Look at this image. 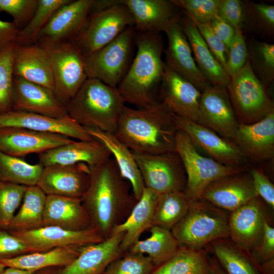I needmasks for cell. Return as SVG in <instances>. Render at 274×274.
Wrapping results in <instances>:
<instances>
[{
	"label": "cell",
	"mask_w": 274,
	"mask_h": 274,
	"mask_svg": "<svg viewBox=\"0 0 274 274\" xmlns=\"http://www.w3.org/2000/svg\"><path fill=\"white\" fill-rule=\"evenodd\" d=\"M90 169L89 186L81 199L92 228L106 239L126 219L137 200L113 158Z\"/></svg>",
	"instance_id": "obj_1"
},
{
	"label": "cell",
	"mask_w": 274,
	"mask_h": 274,
	"mask_svg": "<svg viewBox=\"0 0 274 274\" xmlns=\"http://www.w3.org/2000/svg\"><path fill=\"white\" fill-rule=\"evenodd\" d=\"M178 130L173 113L158 102L137 109L125 106L114 133L133 153L159 154L176 152Z\"/></svg>",
	"instance_id": "obj_2"
},
{
	"label": "cell",
	"mask_w": 274,
	"mask_h": 274,
	"mask_svg": "<svg viewBox=\"0 0 274 274\" xmlns=\"http://www.w3.org/2000/svg\"><path fill=\"white\" fill-rule=\"evenodd\" d=\"M135 44L136 55L117 89L125 102L145 108L158 102L157 93L165 66L163 42L160 33L136 32Z\"/></svg>",
	"instance_id": "obj_3"
},
{
	"label": "cell",
	"mask_w": 274,
	"mask_h": 274,
	"mask_svg": "<svg viewBox=\"0 0 274 274\" xmlns=\"http://www.w3.org/2000/svg\"><path fill=\"white\" fill-rule=\"evenodd\" d=\"M125 103L117 88L87 78L65 107L68 116L83 127L114 133Z\"/></svg>",
	"instance_id": "obj_4"
},
{
	"label": "cell",
	"mask_w": 274,
	"mask_h": 274,
	"mask_svg": "<svg viewBox=\"0 0 274 274\" xmlns=\"http://www.w3.org/2000/svg\"><path fill=\"white\" fill-rule=\"evenodd\" d=\"M229 215L200 198L190 200L188 210L171 230L182 246L202 249L218 239L229 238Z\"/></svg>",
	"instance_id": "obj_5"
},
{
	"label": "cell",
	"mask_w": 274,
	"mask_h": 274,
	"mask_svg": "<svg viewBox=\"0 0 274 274\" xmlns=\"http://www.w3.org/2000/svg\"><path fill=\"white\" fill-rule=\"evenodd\" d=\"M176 152L187 175L184 191L190 200L200 199L204 190L213 182L244 170L241 166L225 165L201 155L189 136L180 130L176 136Z\"/></svg>",
	"instance_id": "obj_6"
},
{
	"label": "cell",
	"mask_w": 274,
	"mask_h": 274,
	"mask_svg": "<svg viewBox=\"0 0 274 274\" xmlns=\"http://www.w3.org/2000/svg\"><path fill=\"white\" fill-rule=\"evenodd\" d=\"M226 89L239 124L256 122L274 112L273 102L266 87L253 73L248 59L241 69L230 76Z\"/></svg>",
	"instance_id": "obj_7"
},
{
	"label": "cell",
	"mask_w": 274,
	"mask_h": 274,
	"mask_svg": "<svg viewBox=\"0 0 274 274\" xmlns=\"http://www.w3.org/2000/svg\"><path fill=\"white\" fill-rule=\"evenodd\" d=\"M41 46L52 71L54 95L65 107L87 79L84 57L72 41Z\"/></svg>",
	"instance_id": "obj_8"
},
{
	"label": "cell",
	"mask_w": 274,
	"mask_h": 274,
	"mask_svg": "<svg viewBox=\"0 0 274 274\" xmlns=\"http://www.w3.org/2000/svg\"><path fill=\"white\" fill-rule=\"evenodd\" d=\"M136 31L128 27L110 43L84 57L87 78L117 88L132 62Z\"/></svg>",
	"instance_id": "obj_9"
},
{
	"label": "cell",
	"mask_w": 274,
	"mask_h": 274,
	"mask_svg": "<svg viewBox=\"0 0 274 274\" xmlns=\"http://www.w3.org/2000/svg\"><path fill=\"white\" fill-rule=\"evenodd\" d=\"M81 30L71 41L86 57L107 45L124 30L133 27L132 17L120 0L107 8L90 12Z\"/></svg>",
	"instance_id": "obj_10"
},
{
	"label": "cell",
	"mask_w": 274,
	"mask_h": 274,
	"mask_svg": "<svg viewBox=\"0 0 274 274\" xmlns=\"http://www.w3.org/2000/svg\"><path fill=\"white\" fill-rule=\"evenodd\" d=\"M133 154L145 188L158 195L184 191L186 185L185 170L176 152Z\"/></svg>",
	"instance_id": "obj_11"
},
{
	"label": "cell",
	"mask_w": 274,
	"mask_h": 274,
	"mask_svg": "<svg viewBox=\"0 0 274 274\" xmlns=\"http://www.w3.org/2000/svg\"><path fill=\"white\" fill-rule=\"evenodd\" d=\"M196 123L232 140L239 123L226 88L211 85L201 92Z\"/></svg>",
	"instance_id": "obj_12"
},
{
	"label": "cell",
	"mask_w": 274,
	"mask_h": 274,
	"mask_svg": "<svg viewBox=\"0 0 274 274\" xmlns=\"http://www.w3.org/2000/svg\"><path fill=\"white\" fill-rule=\"evenodd\" d=\"M9 231L22 241L31 253L60 247L82 246L104 239L93 228L71 230L56 226H43L27 231Z\"/></svg>",
	"instance_id": "obj_13"
},
{
	"label": "cell",
	"mask_w": 274,
	"mask_h": 274,
	"mask_svg": "<svg viewBox=\"0 0 274 274\" xmlns=\"http://www.w3.org/2000/svg\"><path fill=\"white\" fill-rule=\"evenodd\" d=\"M93 0H72L52 15L41 31L37 44L43 46L72 40L84 27Z\"/></svg>",
	"instance_id": "obj_14"
},
{
	"label": "cell",
	"mask_w": 274,
	"mask_h": 274,
	"mask_svg": "<svg viewBox=\"0 0 274 274\" xmlns=\"http://www.w3.org/2000/svg\"><path fill=\"white\" fill-rule=\"evenodd\" d=\"M181 14L169 23L164 31L167 38L165 63L202 92L211 84L195 62L191 47L180 23Z\"/></svg>",
	"instance_id": "obj_15"
},
{
	"label": "cell",
	"mask_w": 274,
	"mask_h": 274,
	"mask_svg": "<svg viewBox=\"0 0 274 274\" xmlns=\"http://www.w3.org/2000/svg\"><path fill=\"white\" fill-rule=\"evenodd\" d=\"M90 167L84 163L44 167L37 186L47 195L81 198L90 181Z\"/></svg>",
	"instance_id": "obj_16"
},
{
	"label": "cell",
	"mask_w": 274,
	"mask_h": 274,
	"mask_svg": "<svg viewBox=\"0 0 274 274\" xmlns=\"http://www.w3.org/2000/svg\"><path fill=\"white\" fill-rule=\"evenodd\" d=\"M173 113V112H172ZM179 130L185 133L193 142L203 149L222 164L239 166L245 156L231 140L223 138L212 130L173 113Z\"/></svg>",
	"instance_id": "obj_17"
},
{
	"label": "cell",
	"mask_w": 274,
	"mask_h": 274,
	"mask_svg": "<svg viewBox=\"0 0 274 274\" xmlns=\"http://www.w3.org/2000/svg\"><path fill=\"white\" fill-rule=\"evenodd\" d=\"M266 219L259 197L251 200L229 215V238L250 255L262 235Z\"/></svg>",
	"instance_id": "obj_18"
},
{
	"label": "cell",
	"mask_w": 274,
	"mask_h": 274,
	"mask_svg": "<svg viewBox=\"0 0 274 274\" xmlns=\"http://www.w3.org/2000/svg\"><path fill=\"white\" fill-rule=\"evenodd\" d=\"M73 141L59 133L17 127L0 129V152L18 157L32 153L39 154Z\"/></svg>",
	"instance_id": "obj_19"
},
{
	"label": "cell",
	"mask_w": 274,
	"mask_h": 274,
	"mask_svg": "<svg viewBox=\"0 0 274 274\" xmlns=\"http://www.w3.org/2000/svg\"><path fill=\"white\" fill-rule=\"evenodd\" d=\"M8 127L59 133L78 141L94 140L83 126L70 116L54 118L30 112L11 110L0 114V129Z\"/></svg>",
	"instance_id": "obj_20"
},
{
	"label": "cell",
	"mask_w": 274,
	"mask_h": 274,
	"mask_svg": "<svg viewBox=\"0 0 274 274\" xmlns=\"http://www.w3.org/2000/svg\"><path fill=\"white\" fill-rule=\"evenodd\" d=\"M160 93L162 102L172 112L197 122L201 92L166 64Z\"/></svg>",
	"instance_id": "obj_21"
},
{
	"label": "cell",
	"mask_w": 274,
	"mask_h": 274,
	"mask_svg": "<svg viewBox=\"0 0 274 274\" xmlns=\"http://www.w3.org/2000/svg\"><path fill=\"white\" fill-rule=\"evenodd\" d=\"M12 110L54 118L68 116L65 106L57 99L51 90L15 76Z\"/></svg>",
	"instance_id": "obj_22"
},
{
	"label": "cell",
	"mask_w": 274,
	"mask_h": 274,
	"mask_svg": "<svg viewBox=\"0 0 274 274\" xmlns=\"http://www.w3.org/2000/svg\"><path fill=\"white\" fill-rule=\"evenodd\" d=\"M124 233L112 234L101 242L80 247L79 255L61 274H103L108 266L124 253L120 248Z\"/></svg>",
	"instance_id": "obj_23"
},
{
	"label": "cell",
	"mask_w": 274,
	"mask_h": 274,
	"mask_svg": "<svg viewBox=\"0 0 274 274\" xmlns=\"http://www.w3.org/2000/svg\"><path fill=\"white\" fill-rule=\"evenodd\" d=\"M245 157L260 161L274 155V112L256 122L239 124L231 140Z\"/></svg>",
	"instance_id": "obj_24"
},
{
	"label": "cell",
	"mask_w": 274,
	"mask_h": 274,
	"mask_svg": "<svg viewBox=\"0 0 274 274\" xmlns=\"http://www.w3.org/2000/svg\"><path fill=\"white\" fill-rule=\"evenodd\" d=\"M112 156L109 150L100 142L73 141L39 154L44 167L53 165H70L84 163L90 167L100 165Z\"/></svg>",
	"instance_id": "obj_25"
},
{
	"label": "cell",
	"mask_w": 274,
	"mask_h": 274,
	"mask_svg": "<svg viewBox=\"0 0 274 274\" xmlns=\"http://www.w3.org/2000/svg\"><path fill=\"white\" fill-rule=\"evenodd\" d=\"M130 13L136 32L160 33L180 15L171 1L120 0Z\"/></svg>",
	"instance_id": "obj_26"
},
{
	"label": "cell",
	"mask_w": 274,
	"mask_h": 274,
	"mask_svg": "<svg viewBox=\"0 0 274 274\" xmlns=\"http://www.w3.org/2000/svg\"><path fill=\"white\" fill-rule=\"evenodd\" d=\"M257 197L252 179L237 174L213 182L204 190L201 198L231 212Z\"/></svg>",
	"instance_id": "obj_27"
},
{
	"label": "cell",
	"mask_w": 274,
	"mask_h": 274,
	"mask_svg": "<svg viewBox=\"0 0 274 274\" xmlns=\"http://www.w3.org/2000/svg\"><path fill=\"white\" fill-rule=\"evenodd\" d=\"M179 21L201 74L211 85L226 88L230 77L215 58L195 24L183 12Z\"/></svg>",
	"instance_id": "obj_28"
},
{
	"label": "cell",
	"mask_w": 274,
	"mask_h": 274,
	"mask_svg": "<svg viewBox=\"0 0 274 274\" xmlns=\"http://www.w3.org/2000/svg\"><path fill=\"white\" fill-rule=\"evenodd\" d=\"M43 226H56L71 230L92 228L81 198L53 195L46 196Z\"/></svg>",
	"instance_id": "obj_29"
},
{
	"label": "cell",
	"mask_w": 274,
	"mask_h": 274,
	"mask_svg": "<svg viewBox=\"0 0 274 274\" xmlns=\"http://www.w3.org/2000/svg\"><path fill=\"white\" fill-rule=\"evenodd\" d=\"M13 75L51 90L54 82L52 71L43 48L38 44H15L13 58Z\"/></svg>",
	"instance_id": "obj_30"
},
{
	"label": "cell",
	"mask_w": 274,
	"mask_h": 274,
	"mask_svg": "<svg viewBox=\"0 0 274 274\" xmlns=\"http://www.w3.org/2000/svg\"><path fill=\"white\" fill-rule=\"evenodd\" d=\"M84 128L92 138L101 143L109 150L122 176L129 182L134 198L139 200L145 187L132 152L113 132Z\"/></svg>",
	"instance_id": "obj_31"
},
{
	"label": "cell",
	"mask_w": 274,
	"mask_h": 274,
	"mask_svg": "<svg viewBox=\"0 0 274 274\" xmlns=\"http://www.w3.org/2000/svg\"><path fill=\"white\" fill-rule=\"evenodd\" d=\"M158 196L156 193L145 188L141 197L136 201L126 219L114 228L112 234L124 233L120 244L123 253L140 239L145 231L153 226Z\"/></svg>",
	"instance_id": "obj_32"
},
{
	"label": "cell",
	"mask_w": 274,
	"mask_h": 274,
	"mask_svg": "<svg viewBox=\"0 0 274 274\" xmlns=\"http://www.w3.org/2000/svg\"><path fill=\"white\" fill-rule=\"evenodd\" d=\"M81 247H64L32 252L12 258L0 260V262L6 267H14L32 272L49 267H63L76 258Z\"/></svg>",
	"instance_id": "obj_33"
},
{
	"label": "cell",
	"mask_w": 274,
	"mask_h": 274,
	"mask_svg": "<svg viewBox=\"0 0 274 274\" xmlns=\"http://www.w3.org/2000/svg\"><path fill=\"white\" fill-rule=\"evenodd\" d=\"M204 249L214 255L226 274H262L251 256L229 238L214 241Z\"/></svg>",
	"instance_id": "obj_34"
},
{
	"label": "cell",
	"mask_w": 274,
	"mask_h": 274,
	"mask_svg": "<svg viewBox=\"0 0 274 274\" xmlns=\"http://www.w3.org/2000/svg\"><path fill=\"white\" fill-rule=\"evenodd\" d=\"M150 235L136 241L127 251L148 256L155 267L171 258L181 245L170 230L153 225L149 229Z\"/></svg>",
	"instance_id": "obj_35"
},
{
	"label": "cell",
	"mask_w": 274,
	"mask_h": 274,
	"mask_svg": "<svg viewBox=\"0 0 274 274\" xmlns=\"http://www.w3.org/2000/svg\"><path fill=\"white\" fill-rule=\"evenodd\" d=\"M208 253L204 248L181 245L171 258L155 267L151 274H211Z\"/></svg>",
	"instance_id": "obj_36"
},
{
	"label": "cell",
	"mask_w": 274,
	"mask_h": 274,
	"mask_svg": "<svg viewBox=\"0 0 274 274\" xmlns=\"http://www.w3.org/2000/svg\"><path fill=\"white\" fill-rule=\"evenodd\" d=\"M46 196L37 185L27 187L20 207L7 230L23 231L42 226Z\"/></svg>",
	"instance_id": "obj_37"
},
{
	"label": "cell",
	"mask_w": 274,
	"mask_h": 274,
	"mask_svg": "<svg viewBox=\"0 0 274 274\" xmlns=\"http://www.w3.org/2000/svg\"><path fill=\"white\" fill-rule=\"evenodd\" d=\"M190 199L184 191H176L158 195L153 225L171 230L186 215Z\"/></svg>",
	"instance_id": "obj_38"
},
{
	"label": "cell",
	"mask_w": 274,
	"mask_h": 274,
	"mask_svg": "<svg viewBox=\"0 0 274 274\" xmlns=\"http://www.w3.org/2000/svg\"><path fill=\"white\" fill-rule=\"evenodd\" d=\"M44 166L31 164L18 157L0 152V179L1 181L26 187L36 186Z\"/></svg>",
	"instance_id": "obj_39"
},
{
	"label": "cell",
	"mask_w": 274,
	"mask_h": 274,
	"mask_svg": "<svg viewBox=\"0 0 274 274\" xmlns=\"http://www.w3.org/2000/svg\"><path fill=\"white\" fill-rule=\"evenodd\" d=\"M259 36L274 34V6L263 3L243 1L242 29Z\"/></svg>",
	"instance_id": "obj_40"
},
{
	"label": "cell",
	"mask_w": 274,
	"mask_h": 274,
	"mask_svg": "<svg viewBox=\"0 0 274 274\" xmlns=\"http://www.w3.org/2000/svg\"><path fill=\"white\" fill-rule=\"evenodd\" d=\"M72 0H38L37 8L28 23L19 30L15 43L37 44L39 34L55 12Z\"/></svg>",
	"instance_id": "obj_41"
},
{
	"label": "cell",
	"mask_w": 274,
	"mask_h": 274,
	"mask_svg": "<svg viewBox=\"0 0 274 274\" xmlns=\"http://www.w3.org/2000/svg\"><path fill=\"white\" fill-rule=\"evenodd\" d=\"M246 43L248 59L253 72L267 87L274 80V45L255 39Z\"/></svg>",
	"instance_id": "obj_42"
},
{
	"label": "cell",
	"mask_w": 274,
	"mask_h": 274,
	"mask_svg": "<svg viewBox=\"0 0 274 274\" xmlns=\"http://www.w3.org/2000/svg\"><path fill=\"white\" fill-rule=\"evenodd\" d=\"M26 188L25 186L0 181V229H8Z\"/></svg>",
	"instance_id": "obj_43"
},
{
	"label": "cell",
	"mask_w": 274,
	"mask_h": 274,
	"mask_svg": "<svg viewBox=\"0 0 274 274\" xmlns=\"http://www.w3.org/2000/svg\"><path fill=\"white\" fill-rule=\"evenodd\" d=\"M15 43L0 53V114L12 110L13 58Z\"/></svg>",
	"instance_id": "obj_44"
},
{
	"label": "cell",
	"mask_w": 274,
	"mask_h": 274,
	"mask_svg": "<svg viewBox=\"0 0 274 274\" xmlns=\"http://www.w3.org/2000/svg\"><path fill=\"white\" fill-rule=\"evenodd\" d=\"M155 268L148 256L126 251L113 261L103 274H151Z\"/></svg>",
	"instance_id": "obj_45"
},
{
	"label": "cell",
	"mask_w": 274,
	"mask_h": 274,
	"mask_svg": "<svg viewBox=\"0 0 274 274\" xmlns=\"http://www.w3.org/2000/svg\"><path fill=\"white\" fill-rule=\"evenodd\" d=\"M192 20L210 23L218 16L220 0H170Z\"/></svg>",
	"instance_id": "obj_46"
},
{
	"label": "cell",
	"mask_w": 274,
	"mask_h": 274,
	"mask_svg": "<svg viewBox=\"0 0 274 274\" xmlns=\"http://www.w3.org/2000/svg\"><path fill=\"white\" fill-rule=\"evenodd\" d=\"M38 0H0V12L10 15L19 30L29 21L38 6Z\"/></svg>",
	"instance_id": "obj_47"
},
{
	"label": "cell",
	"mask_w": 274,
	"mask_h": 274,
	"mask_svg": "<svg viewBox=\"0 0 274 274\" xmlns=\"http://www.w3.org/2000/svg\"><path fill=\"white\" fill-rule=\"evenodd\" d=\"M246 42L242 28L235 29V33L228 48L226 70L230 77L241 69L247 60Z\"/></svg>",
	"instance_id": "obj_48"
},
{
	"label": "cell",
	"mask_w": 274,
	"mask_h": 274,
	"mask_svg": "<svg viewBox=\"0 0 274 274\" xmlns=\"http://www.w3.org/2000/svg\"><path fill=\"white\" fill-rule=\"evenodd\" d=\"M250 256L259 266L274 259V228L266 219L264 223L262 235Z\"/></svg>",
	"instance_id": "obj_49"
},
{
	"label": "cell",
	"mask_w": 274,
	"mask_h": 274,
	"mask_svg": "<svg viewBox=\"0 0 274 274\" xmlns=\"http://www.w3.org/2000/svg\"><path fill=\"white\" fill-rule=\"evenodd\" d=\"M192 20L215 58L227 72L228 51L225 45L215 35L210 23H201Z\"/></svg>",
	"instance_id": "obj_50"
},
{
	"label": "cell",
	"mask_w": 274,
	"mask_h": 274,
	"mask_svg": "<svg viewBox=\"0 0 274 274\" xmlns=\"http://www.w3.org/2000/svg\"><path fill=\"white\" fill-rule=\"evenodd\" d=\"M31 253L20 238L7 230L0 229V260Z\"/></svg>",
	"instance_id": "obj_51"
},
{
	"label": "cell",
	"mask_w": 274,
	"mask_h": 274,
	"mask_svg": "<svg viewBox=\"0 0 274 274\" xmlns=\"http://www.w3.org/2000/svg\"><path fill=\"white\" fill-rule=\"evenodd\" d=\"M218 16L235 29L242 28L243 1L220 0Z\"/></svg>",
	"instance_id": "obj_52"
},
{
	"label": "cell",
	"mask_w": 274,
	"mask_h": 274,
	"mask_svg": "<svg viewBox=\"0 0 274 274\" xmlns=\"http://www.w3.org/2000/svg\"><path fill=\"white\" fill-rule=\"evenodd\" d=\"M255 191L271 208H274V186L261 171L253 169L251 172Z\"/></svg>",
	"instance_id": "obj_53"
},
{
	"label": "cell",
	"mask_w": 274,
	"mask_h": 274,
	"mask_svg": "<svg viewBox=\"0 0 274 274\" xmlns=\"http://www.w3.org/2000/svg\"><path fill=\"white\" fill-rule=\"evenodd\" d=\"M210 25L215 35L225 45L228 51L235 33V29L218 16L211 21Z\"/></svg>",
	"instance_id": "obj_54"
},
{
	"label": "cell",
	"mask_w": 274,
	"mask_h": 274,
	"mask_svg": "<svg viewBox=\"0 0 274 274\" xmlns=\"http://www.w3.org/2000/svg\"><path fill=\"white\" fill-rule=\"evenodd\" d=\"M19 29L13 22L0 20V53L15 42Z\"/></svg>",
	"instance_id": "obj_55"
},
{
	"label": "cell",
	"mask_w": 274,
	"mask_h": 274,
	"mask_svg": "<svg viewBox=\"0 0 274 274\" xmlns=\"http://www.w3.org/2000/svg\"><path fill=\"white\" fill-rule=\"evenodd\" d=\"M211 274H226L215 257H209Z\"/></svg>",
	"instance_id": "obj_56"
},
{
	"label": "cell",
	"mask_w": 274,
	"mask_h": 274,
	"mask_svg": "<svg viewBox=\"0 0 274 274\" xmlns=\"http://www.w3.org/2000/svg\"><path fill=\"white\" fill-rule=\"evenodd\" d=\"M34 272L14 267H6L0 274H33Z\"/></svg>",
	"instance_id": "obj_57"
},
{
	"label": "cell",
	"mask_w": 274,
	"mask_h": 274,
	"mask_svg": "<svg viewBox=\"0 0 274 274\" xmlns=\"http://www.w3.org/2000/svg\"><path fill=\"white\" fill-rule=\"evenodd\" d=\"M33 274H61V268L58 267L46 268L35 271Z\"/></svg>",
	"instance_id": "obj_58"
},
{
	"label": "cell",
	"mask_w": 274,
	"mask_h": 274,
	"mask_svg": "<svg viewBox=\"0 0 274 274\" xmlns=\"http://www.w3.org/2000/svg\"><path fill=\"white\" fill-rule=\"evenodd\" d=\"M6 266L0 262V273L5 269Z\"/></svg>",
	"instance_id": "obj_59"
},
{
	"label": "cell",
	"mask_w": 274,
	"mask_h": 274,
	"mask_svg": "<svg viewBox=\"0 0 274 274\" xmlns=\"http://www.w3.org/2000/svg\"><path fill=\"white\" fill-rule=\"evenodd\" d=\"M0 181H1V179H0Z\"/></svg>",
	"instance_id": "obj_60"
}]
</instances>
